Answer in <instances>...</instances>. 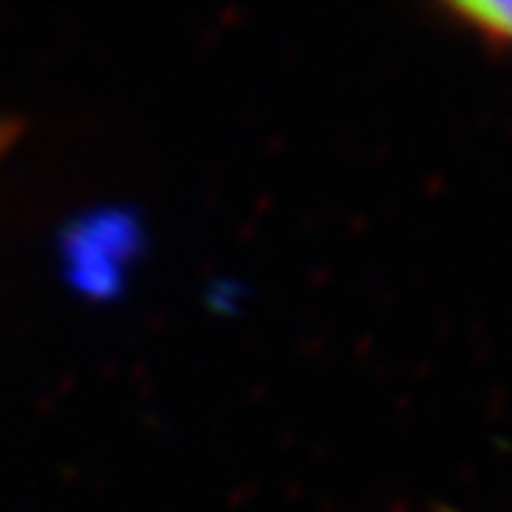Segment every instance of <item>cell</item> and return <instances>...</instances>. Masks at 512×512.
<instances>
[{
  "instance_id": "cell-1",
  "label": "cell",
  "mask_w": 512,
  "mask_h": 512,
  "mask_svg": "<svg viewBox=\"0 0 512 512\" xmlns=\"http://www.w3.org/2000/svg\"><path fill=\"white\" fill-rule=\"evenodd\" d=\"M444 9L481 43L493 46L501 55H512V0H467L447 3Z\"/></svg>"
},
{
  "instance_id": "cell-2",
  "label": "cell",
  "mask_w": 512,
  "mask_h": 512,
  "mask_svg": "<svg viewBox=\"0 0 512 512\" xmlns=\"http://www.w3.org/2000/svg\"><path fill=\"white\" fill-rule=\"evenodd\" d=\"M6 140H9V131H6V126H0V151L6 146Z\"/></svg>"
}]
</instances>
